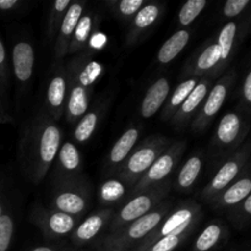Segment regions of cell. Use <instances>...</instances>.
Listing matches in <instances>:
<instances>
[{"label": "cell", "mask_w": 251, "mask_h": 251, "mask_svg": "<svg viewBox=\"0 0 251 251\" xmlns=\"http://www.w3.org/2000/svg\"><path fill=\"white\" fill-rule=\"evenodd\" d=\"M61 145V130L48 115L41 112L32 119L24 140V162L28 178L39 184L53 166Z\"/></svg>", "instance_id": "6da1fadb"}, {"label": "cell", "mask_w": 251, "mask_h": 251, "mask_svg": "<svg viewBox=\"0 0 251 251\" xmlns=\"http://www.w3.org/2000/svg\"><path fill=\"white\" fill-rule=\"evenodd\" d=\"M172 208L173 206L171 201H163L144 217L109 233L103 240V247L108 251H123L136 242H142L161 225L162 221L171 213Z\"/></svg>", "instance_id": "7a4b0ae2"}, {"label": "cell", "mask_w": 251, "mask_h": 251, "mask_svg": "<svg viewBox=\"0 0 251 251\" xmlns=\"http://www.w3.org/2000/svg\"><path fill=\"white\" fill-rule=\"evenodd\" d=\"M171 185V181L167 180L142 193L130 196L117 212L114 211V215L108 226V230H110V233L115 232L154 210L168 196L172 189Z\"/></svg>", "instance_id": "3957f363"}, {"label": "cell", "mask_w": 251, "mask_h": 251, "mask_svg": "<svg viewBox=\"0 0 251 251\" xmlns=\"http://www.w3.org/2000/svg\"><path fill=\"white\" fill-rule=\"evenodd\" d=\"M169 145L171 142L163 135L147 137L132 150L130 156L118 171L117 176L122 179L130 189H132L154 163V161L168 149Z\"/></svg>", "instance_id": "277c9868"}, {"label": "cell", "mask_w": 251, "mask_h": 251, "mask_svg": "<svg viewBox=\"0 0 251 251\" xmlns=\"http://www.w3.org/2000/svg\"><path fill=\"white\" fill-rule=\"evenodd\" d=\"M91 203V190L85 178L53 180L50 206L51 210L82 218Z\"/></svg>", "instance_id": "5b68a950"}, {"label": "cell", "mask_w": 251, "mask_h": 251, "mask_svg": "<svg viewBox=\"0 0 251 251\" xmlns=\"http://www.w3.org/2000/svg\"><path fill=\"white\" fill-rule=\"evenodd\" d=\"M202 216V211L199 203L194 201H185L178 207L171 211L168 216L161 222V225L142 242H140L137 251L149 249L157 240L172 234H179L186 230L195 229Z\"/></svg>", "instance_id": "8992f818"}, {"label": "cell", "mask_w": 251, "mask_h": 251, "mask_svg": "<svg viewBox=\"0 0 251 251\" xmlns=\"http://www.w3.org/2000/svg\"><path fill=\"white\" fill-rule=\"evenodd\" d=\"M185 141H176L169 145L168 149L154 161V163L150 167L145 176L130 190V196L142 193L152 186H156L168 180L169 176L176 171L181 156L185 152Z\"/></svg>", "instance_id": "52a82bcc"}, {"label": "cell", "mask_w": 251, "mask_h": 251, "mask_svg": "<svg viewBox=\"0 0 251 251\" xmlns=\"http://www.w3.org/2000/svg\"><path fill=\"white\" fill-rule=\"evenodd\" d=\"M31 220L46 238H61L71 234L81 218L36 205L32 210Z\"/></svg>", "instance_id": "ba28073f"}, {"label": "cell", "mask_w": 251, "mask_h": 251, "mask_svg": "<svg viewBox=\"0 0 251 251\" xmlns=\"http://www.w3.org/2000/svg\"><path fill=\"white\" fill-rule=\"evenodd\" d=\"M68 74L61 60H55L51 65L50 78L46 93V108L49 117L56 122L64 117L68 100Z\"/></svg>", "instance_id": "9c48e42d"}, {"label": "cell", "mask_w": 251, "mask_h": 251, "mask_svg": "<svg viewBox=\"0 0 251 251\" xmlns=\"http://www.w3.org/2000/svg\"><path fill=\"white\" fill-rule=\"evenodd\" d=\"M86 6H87L86 1H73L69 6L55 37V43H54L55 60H63L68 55L71 38H73L74 32H75L81 16L85 14Z\"/></svg>", "instance_id": "30bf717a"}, {"label": "cell", "mask_w": 251, "mask_h": 251, "mask_svg": "<svg viewBox=\"0 0 251 251\" xmlns=\"http://www.w3.org/2000/svg\"><path fill=\"white\" fill-rule=\"evenodd\" d=\"M228 93V80H221L213 86L212 88L208 92L207 97L203 100L202 105H201L200 110L196 114V117L194 118V120L191 122V129L193 131H202L203 129L207 127V125L210 124L211 120L215 119V117L217 115V113L220 112L221 108H222L223 103H225L226 98H227Z\"/></svg>", "instance_id": "8fae6325"}, {"label": "cell", "mask_w": 251, "mask_h": 251, "mask_svg": "<svg viewBox=\"0 0 251 251\" xmlns=\"http://www.w3.org/2000/svg\"><path fill=\"white\" fill-rule=\"evenodd\" d=\"M163 11L164 5L161 4V2L145 4L130 21L126 43L129 46L136 44L147 32L151 31L156 26V24L163 15Z\"/></svg>", "instance_id": "7c38bea8"}, {"label": "cell", "mask_w": 251, "mask_h": 251, "mask_svg": "<svg viewBox=\"0 0 251 251\" xmlns=\"http://www.w3.org/2000/svg\"><path fill=\"white\" fill-rule=\"evenodd\" d=\"M210 78H200V81H199L198 85L195 86L193 92H191L190 95L188 96V98L184 100L181 107L179 108L178 112H176V115L173 117V119L171 120L172 125H173L176 129H183L186 125L191 124L194 118L196 117V114H198L199 110H200L203 100H206L208 92H210Z\"/></svg>", "instance_id": "4fadbf2b"}, {"label": "cell", "mask_w": 251, "mask_h": 251, "mask_svg": "<svg viewBox=\"0 0 251 251\" xmlns=\"http://www.w3.org/2000/svg\"><path fill=\"white\" fill-rule=\"evenodd\" d=\"M82 172V157L77 146L71 141L61 142L56 154L55 172L53 180L78 178Z\"/></svg>", "instance_id": "5bb4252c"}, {"label": "cell", "mask_w": 251, "mask_h": 251, "mask_svg": "<svg viewBox=\"0 0 251 251\" xmlns=\"http://www.w3.org/2000/svg\"><path fill=\"white\" fill-rule=\"evenodd\" d=\"M114 211V208H100L91 213L75 228L73 232V242L75 244H86L95 239L102 230L108 229Z\"/></svg>", "instance_id": "9a60e30c"}, {"label": "cell", "mask_w": 251, "mask_h": 251, "mask_svg": "<svg viewBox=\"0 0 251 251\" xmlns=\"http://www.w3.org/2000/svg\"><path fill=\"white\" fill-rule=\"evenodd\" d=\"M221 63V50L217 43H211L201 49L200 51H196L195 55L188 61L184 66V74L186 77H208L210 73L213 69L218 68Z\"/></svg>", "instance_id": "2e32d148"}, {"label": "cell", "mask_w": 251, "mask_h": 251, "mask_svg": "<svg viewBox=\"0 0 251 251\" xmlns=\"http://www.w3.org/2000/svg\"><path fill=\"white\" fill-rule=\"evenodd\" d=\"M141 134V127L132 125L127 127L119 139L114 142L108 154V171L109 173H118L120 167L124 164L127 157L136 147V142Z\"/></svg>", "instance_id": "e0dca14e"}, {"label": "cell", "mask_w": 251, "mask_h": 251, "mask_svg": "<svg viewBox=\"0 0 251 251\" xmlns=\"http://www.w3.org/2000/svg\"><path fill=\"white\" fill-rule=\"evenodd\" d=\"M36 63L34 48L28 41H19L12 48V66L16 81L26 86L32 80Z\"/></svg>", "instance_id": "ac0fdd59"}, {"label": "cell", "mask_w": 251, "mask_h": 251, "mask_svg": "<svg viewBox=\"0 0 251 251\" xmlns=\"http://www.w3.org/2000/svg\"><path fill=\"white\" fill-rule=\"evenodd\" d=\"M171 93V83L167 77H159L154 81L145 93L140 104V114L144 119H150L159 112L166 104Z\"/></svg>", "instance_id": "d6986e66"}, {"label": "cell", "mask_w": 251, "mask_h": 251, "mask_svg": "<svg viewBox=\"0 0 251 251\" xmlns=\"http://www.w3.org/2000/svg\"><path fill=\"white\" fill-rule=\"evenodd\" d=\"M240 171V163L238 158L229 159L226 162L222 167L217 171L210 183L207 184L202 191V198L206 200L210 199H217L218 195L223 193L233 180L238 176Z\"/></svg>", "instance_id": "ffe728a7"}, {"label": "cell", "mask_w": 251, "mask_h": 251, "mask_svg": "<svg viewBox=\"0 0 251 251\" xmlns=\"http://www.w3.org/2000/svg\"><path fill=\"white\" fill-rule=\"evenodd\" d=\"M100 15L96 12H85L81 16L71 38L68 54H77L85 51L92 33L100 28Z\"/></svg>", "instance_id": "44dd1931"}, {"label": "cell", "mask_w": 251, "mask_h": 251, "mask_svg": "<svg viewBox=\"0 0 251 251\" xmlns=\"http://www.w3.org/2000/svg\"><path fill=\"white\" fill-rule=\"evenodd\" d=\"M131 189L117 176L107 179L98 189V201L102 208H114L130 198Z\"/></svg>", "instance_id": "7402d4cb"}, {"label": "cell", "mask_w": 251, "mask_h": 251, "mask_svg": "<svg viewBox=\"0 0 251 251\" xmlns=\"http://www.w3.org/2000/svg\"><path fill=\"white\" fill-rule=\"evenodd\" d=\"M107 103L98 102L95 107L90 108L85 115L75 124L74 129V140L77 144H85L93 136L97 130L100 119L107 110Z\"/></svg>", "instance_id": "603a6c76"}, {"label": "cell", "mask_w": 251, "mask_h": 251, "mask_svg": "<svg viewBox=\"0 0 251 251\" xmlns=\"http://www.w3.org/2000/svg\"><path fill=\"white\" fill-rule=\"evenodd\" d=\"M199 81H200V78L190 76V77H186L185 80L181 81V82L174 88L173 92L169 95L166 104L162 108L161 119L163 120V122H171V120L173 119L176 113L178 112V109L181 107L184 100L188 98V96L193 92V90L195 88V86L198 85Z\"/></svg>", "instance_id": "cb8c5ba5"}, {"label": "cell", "mask_w": 251, "mask_h": 251, "mask_svg": "<svg viewBox=\"0 0 251 251\" xmlns=\"http://www.w3.org/2000/svg\"><path fill=\"white\" fill-rule=\"evenodd\" d=\"M190 36V32L184 28L179 29L176 33L172 34L159 48L158 53H157V61L161 65H167L171 61H173L188 46Z\"/></svg>", "instance_id": "d4e9b609"}, {"label": "cell", "mask_w": 251, "mask_h": 251, "mask_svg": "<svg viewBox=\"0 0 251 251\" xmlns=\"http://www.w3.org/2000/svg\"><path fill=\"white\" fill-rule=\"evenodd\" d=\"M202 168L203 159L199 153L193 154L190 158L186 159L185 163L181 166L180 171L178 172V176H176V189L185 191L193 188V185L196 183L199 176H200Z\"/></svg>", "instance_id": "484cf974"}, {"label": "cell", "mask_w": 251, "mask_h": 251, "mask_svg": "<svg viewBox=\"0 0 251 251\" xmlns=\"http://www.w3.org/2000/svg\"><path fill=\"white\" fill-rule=\"evenodd\" d=\"M242 129V120L235 113H227L221 119L216 130V141L220 146H230L238 139Z\"/></svg>", "instance_id": "4316f807"}, {"label": "cell", "mask_w": 251, "mask_h": 251, "mask_svg": "<svg viewBox=\"0 0 251 251\" xmlns=\"http://www.w3.org/2000/svg\"><path fill=\"white\" fill-rule=\"evenodd\" d=\"M251 194V179L243 178L228 186L221 195L217 196L218 205L234 206L244 201Z\"/></svg>", "instance_id": "83f0119b"}, {"label": "cell", "mask_w": 251, "mask_h": 251, "mask_svg": "<svg viewBox=\"0 0 251 251\" xmlns=\"http://www.w3.org/2000/svg\"><path fill=\"white\" fill-rule=\"evenodd\" d=\"M146 2L144 0H107L105 5L117 17L123 21H131Z\"/></svg>", "instance_id": "f1b7e54d"}, {"label": "cell", "mask_w": 251, "mask_h": 251, "mask_svg": "<svg viewBox=\"0 0 251 251\" xmlns=\"http://www.w3.org/2000/svg\"><path fill=\"white\" fill-rule=\"evenodd\" d=\"M71 2H73L71 0H56L51 4L48 21H47V32H48V38L50 41L56 37L59 27H60L64 16H65Z\"/></svg>", "instance_id": "f546056e"}, {"label": "cell", "mask_w": 251, "mask_h": 251, "mask_svg": "<svg viewBox=\"0 0 251 251\" xmlns=\"http://www.w3.org/2000/svg\"><path fill=\"white\" fill-rule=\"evenodd\" d=\"M222 230V227L218 223H210L196 239L195 251H208L215 248L221 240Z\"/></svg>", "instance_id": "4dcf8cb0"}, {"label": "cell", "mask_w": 251, "mask_h": 251, "mask_svg": "<svg viewBox=\"0 0 251 251\" xmlns=\"http://www.w3.org/2000/svg\"><path fill=\"white\" fill-rule=\"evenodd\" d=\"M235 34H237V24L235 22H228L221 29L218 41L216 42L218 44V47H220L221 50V63L229 59L233 49V43H234L235 39Z\"/></svg>", "instance_id": "1f68e13d"}, {"label": "cell", "mask_w": 251, "mask_h": 251, "mask_svg": "<svg viewBox=\"0 0 251 251\" xmlns=\"http://www.w3.org/2000/svg\"><path fill=\"white\" fill-rule=\"evenodd\" d=\"M206 5H207L206 0H188L180 7V11L178 14L179 25L183 27L190 26L198 19L199 15L203 11Z\"/></svg>", "instance_id": "d6a6232c"}, {"label": "cell", "mask_w": 251, "mask_h": 251, "mask_svg": "<svg viewBox=\"0 0 251 251\" xmlns=\"http://www.w3.org/2000/svg\"><path fill=\"white\" fill-rule=\"evenodd\" d=\"M193 230L194 229H190L184 233H179V234H172L162 238L145 251H174Z\"/></svg>", "instance_id": "836d02e7"}, {"label": "cell", "mask_w": 251, "mask_h": 251, "mask_svg": "<svg viewBox=\"0 0 251 251\" xmlns=\"http://www.w3.org/2000/svg\"><path fill=\"white\" fill-rule=\"evenodd\" d=\"M15 223L11 215L2 213L0 217V251H6L14 235Z\"/></svg>", "instance_id": "e575fe53"}, {"label": "cell", "mask_w": 251, "mask_h": 251, "mask_svg": "<svg viewBox=\"0 0 251 251\" xmlns=\"http://www.w3.org/2000/svg\"><path fill=\"white\" fill-rule=\"evenodd\" d=\"M105 44H107V36H105L104 33H102V32L100 31V28H98L97 31H95L92 33L90 41H88L87 47H86L85 51H82V53L95 55L96 51L102 50L105 47Z\"/></svg>", "instance_id": "d590c367"}, {"label": "cell", "mask_w": 251, "mask_h": 251, "mask_svg": "<svg viewBox=\"0 0 251 251\" xmlns=\"http://www.w3.org/2000/svg\"><path fill=\"white\" fill-rule=\"evenodd\" d=\"M249 5V0H228L223 6V15L226 17H235L243 12Z\"/></svg>", "instance_id": "8d00e7d4"}, {"label": "cell", "mask_w": 251, "mask_h": 251, "mask_svg": "<svg viewBox=\"0 0 251 251\" xmlns=\"http://www.w3.org/2000/svg\"><path fill=\"white\" fill-rule=\"evenodd\" d=\"M6 51H5V47L2 44L1 39H0V82L6 83Z\"/></svg>", "instance_id": "74e56055"}, {"label": "cell", "mask_w": 251, "mask_h": 251, "mask_svg": "<svg viewBox=\"0 0 251 251\" xmlns=\"http://www.w3.org/2000/svg\"><path fill=\"white\" fill-rule=\"evenodd\" d=\"M22 2L20 0H0V10L2 11H10L19 7Z\"/></svg>", "instance_id": "f35d334b"}, {"label": "cell", "mask_w": 251, "mask_h": 251, "mask_svg": "<svg viewBox=\"0 0 251 251\" xmlns=\"http://www.w3.org/2000/svg\"><path fill=\"white\" fill-rule=\"evenodd\" d=\"M243 95L247 102L251 103V71L248 74L247 78L244 81V86H243Z\"/></svg>", "instance_id": "ab89813d"}, {"label": "cell", "mask_w": 251, "mask_h": 251, "mask_svg": "<svg viewBox=\"0 0 251 251\" xmlns=\"http://www.w3.org/2000/svg\"><path fill=\"white\" fill-rule=\"evenodd\" d=\"M243 210H244L248 215H251V194L244 200V203H243Z\"/></svg>", "instance_id": "60d3db41"}, {"label": "cell", "mask_w": 251, "mask_h": 251, "mask_svg": "<svg viewBox=\"0 0 251 251\" xmlns=\"http://www.w3.org/2000/svg\"><path fill=\"white\" fill-rule=\"evenodd\" d=\"M32 251H55V250L48 247H39V248H36V249H33Z\"/></svg>", "instance_id": "b9f144b4"}, {"label": "cell", "mask_w": 251, "mask_h": 251, "mask_svg": "<svg viewBox=\"0 0 251 251\" xmlns=\"http://www.w3.org/2000/svg\"><path fill=\"white\" fill-rule=\"evenodd\" d=\"M2 213H4V212H2V203L0 202V217H1Z\"/></svg>", "instance_id": "7bdbcfd3"}]
</instances>
